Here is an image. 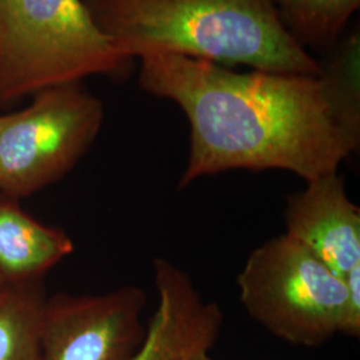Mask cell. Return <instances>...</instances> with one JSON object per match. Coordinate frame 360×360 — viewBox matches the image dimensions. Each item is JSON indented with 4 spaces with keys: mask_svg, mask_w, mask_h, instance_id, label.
Instances as JSON below:
<instances>
[{
    "mask_svg": "<svg viewBox=\"0 0 360 360\" xmlns=\"http://www.w3.org/2000/svg\"><path fill=\"white\" fill-rule=\"evenodd\" d=\"M142 90L178 104L190 123L184 190L232 169H282L309 180L338 172L359 147L318 75L226 65L175 53L141 59Z\"/></svg>",
    "mask_w": 360,
    "mask_h": 360,
    "instance_id": "1",
    "label": "cell"
},
{
    "mask_svg": "<svg viewBox=\"0 0 360 360\" xmlns=\"http://www.w3.org/2000/svg\"><path fill=\"white\" fill-rule=\"evenodd\" d=\"M129 60L175 53L218 65L318 75L321 63L284 28L272 0H84Z\"/></svg>",
    "mask_w": 360,
    "mask_h": 360,
    "instance_id": "2",
    "label": "cell"
},
{
    "mask_svg": "<svg viewBox=\"0 0 360 360\" xmlns=\"http://www.w3.org/2000/svg\"><path fill=\"white\" fill-rule=\"evenodd\" d=\"M129 62L84 0H0V105L53 86L120 74Z\"/></svg>",
    "mask_w": 360,
    "mask_h": 360,
    "instance_id": "3",
    "label": "cell"
},
{
    "mask_svg": "<svg viewBox=\"0 0 360 360\" xmlns=\"http://www.w3.org/2000/svg\"><path fill=\"white\" fill-rule=\"evenodd\" d=\"M236 283L247 314L290 345L319 347L342 333L343 278L287 233L257 247Z\"/></svg>",
    "mask_w": 360,
    "mask_h": 360,
    "instance_id": "4",
    "label": "cell"
},
{
    "mask_svg": "<svg viewBox=\"0 0 360 360\" xmlns=\"http://www.w3.org/2000/svg\"><path fill=\"white\" fill-rule=\"evenodd\" d=\"M0 115V193L22 199L59 181L96 141L104 104L82 82L34 94Z\"/></svg>",
    "mask_w": 360,
    "mask_h": 360,
    "instance_id": "5",
    "label": "cell"
},
{
    "mask_svg": "<svg viewBox=\"0 0 360 360\" xmlns=\"http://www.w3.org/2000/svg\"><path fill=\"white\" fill-rule=\"evenodd\" d=\"M147 295L123 285L102 295L59 292L47 297L40 360H132L142 346Z\"/></svg>",
    "mask_w": 360,
    "mask_h": 360,
    "instance_id": "6",
    "label": "cell"
},
{
    "mask_svg": "<svg viewBox=\"0 0 360 360\" xmlns=\"http://www.w3.org/2000/svg\"><path fill=\"white\" fill-rule=\"evenodd\" d=\"M158 306L132 360H195L218 340L223 312L206 302L184 270L165 257L154 259Z\"/></svg>",
    "mask_w": 360,
    "mask_h": 360,
    "instance_id": "7",
    "label": "cell"
},
{
    "mask_svg": "<svg viewBox=\"0 0 360 360\" xmlns=\"http://www.w3.org/2000/svg\"><path fill=\"white\" fill-rule=\"evenodd\" d=\"M285 233L306 245L343 278L360 263V208L349 198L338 172L306 181L287 198Z\"/></svg>",
    "mask_w": 360,
    "mask_h": 360,
    "instance_id": "8",
    "label": "cell"
},
{
    "mask_svg": "<svg viewBox=\"0 0 360 360\" xmlns=\"http://www.w3.org/2000/svg\"><path fill=\"white\" fill-rule=\"evenodd\" d=\"M74 251L65 231L28 215L18 199L0 193V272L11 285L43 282V276Z\"/></svg>",
    "mask_w": 360,
    "mask_h": 360,
    "instance_id": "9",
    "label": "cell"
},
{
    "mask_svg": "<svg viewBox=\"0 0 360 360\" xmlns=\"http://www.w3.org/2000/svg\"><path fill=\"white\" fill-rule=\"evenodd\" d=\"M287 32L306 51L327 52L347 31L360 0H272Z\"/></svg>",
    "mask_w": 360,
    "mask_h": 360,
    "instance_id": "10",
    "label": "cell"
},
{
    "mask_svg": "<svg viewBox=\"0 0 360 360\" xmlns=\"http://www.w3.org/2000/svg\"><path fill=\"white\" fill-rule=\"evenodd\" d=\"M43 282L0 291V360H40Z\"/></svg>",
    "mask_w": 360,
    "mask_h": 360,
    "instance_id": "11",
    "label": "cell"
},
{
    "mask_svg": "<svg viewBox=\"0 0 360 360\" xmlns=\"http://www.w3.org/2000/svg\"><path fill=\"white\" fill-rule=\"evenodd\" d=\"M326 53V60H319L321 71L318 77L346 126L360 135L359 27L345 32Z\"/></svg>",
    "mask_w": 360,
    "mask_h": 360,
    "instance_id": "12",
    "label": "cell"
},
{
    "mask_svg": "<svg viewBox=\"0 0 360 360\" xmlns=\"http://www.w3.org/2000/svg\"><path fill=\"white\" fill-rule=\"evenodd\" d=\"M347 290L346 316L340 334L358 338L360 335V263L343 276Z\"/></svg>",
    "mask_w": 360,
    "mask_h": 360,
    "instance_id": "13",
    "label": "cell"
},
{
    "mask_svg": "<svg viewBox=\"0 0 360 360\" xmlns=\"http://www.w3.org/2000/svg\"><path fill=\"white\" fill-rule=\"evenodd\" d=\"M7 285H10V284L6 282V279L3 278V275H1V272H0V291H1V290H4Z\"/></svg>",
    "mask_w": 360,
    "mask_h": 360,
    "instance_id": "14",
    "label": "cell"
},
{
    "mask_svg": "<svg viewBox=\"0 0 360 360\" xmlns=\"http://www.w3.org/2000/svg\"><path fill=\"white\" fill-rule=\"evenodd\" d=\"M195 360H214V359H211V356H210V355H208V352H207V354H202V355H199V356H198V358H196V359Z\"/></svg>",
    "mask_w": 360,
    "mask_h": 360,
    "instance_id": "15",
    "label": "cell"
}]
</instances>
